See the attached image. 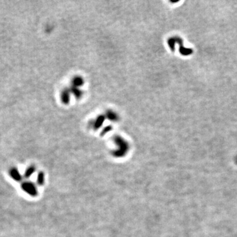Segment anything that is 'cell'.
Here are the masks:
<instances>
[{
	"instance_id": "2",
	"label": "cell",
	"mask_w": 237,
	"mask_h": 237,
	"mask_svg": "<svg viewBox=\"0 0 237 237\" xmlns=\"http://www.w3.org/2000/svg\"><path fill=\"white\" fill-rule=\"evenodd\" d=\"M105 119V117L103 116V115H100L97 118L96 121V122L94 123V129L96 130H97L99 129V128L102 126L103 121H104V120Z\"/></svg>"
},
{
	"instance_id": "1",
	"label": "cell",
	"mask_w": 237,
	"mask_h": 237,
	"mask_svg": "<svg viewBox=\"0 0 237 237\" xmlns=\"http://www.w3.org/2000/svg\"><path fill=\"white\" fill-rule=\"evenodd\" d=\"M175 43H178L180 44V52L181 54L183 55H190L192 54V51L191 49H188V48H185V47H183V46H182V44H183V42H182V40H181L180 38H172L171 39H169L168 40V44L170 46V48L171 49L172 51H174L175 50Z\"/></svg>"
},
{
	"instance_id": "4",
	"label": "cell",
	"mask_w": 237,
	"mask_h": 237,
	"mask_svg": "<svg viewBox=\"0 0 237 237\" xmlns=\"http://www.w3.org/2000/svg\"><path fill=\"white\" fill-rule=\"evenodd\" d=\"M84 83V81L82 78L81 76H76L75 78L73 80V84L74 87H79L80 86H82Z\"/></svg>"
},
{
	"instance_id": "3",
	"label": "cell",
	"mask_w": 237,
	"mask_h": 237,
	"mask_svg": "<svg viewBox=\"0 0 237 237\" xmlns=\"http://www.w3.org/2000/svg\"><path fill=\"white\" fill-rule=\"evenodd\" d=\"M62 101L64 103L67 104L69 103V100H70V95H69V90H65L62 93Z\"/></svg>"
},
{
	"instance_id": "7",
	"label": "cell",
	"mask_w": 237,
	"mask_h": 237,
	"mask_svg": "<svg viewBox=\"0 0 237 237\" xmlns=\"http://www.w3.org/2000/svg\"><path fill=\"white\" fill-rule=\"evenodd\" d=\"M112 129V127H111V126H108V127H106L104 129H103V132L102 133V135H103L104 134H106V133L107 132H108L109 131H110V130Z\"/></svg>"
},
{
	"instance_id": "6",
	"label": "cell",
	"mask_w": 237,
	"mask_h": 237,
	"mask_svg": "<svg viewBox=\"0 0 237 237\" xmlns=\"http://www.w3.org/2000/svg\"><path fill=\"white\" fill-rule=\"evenodd\" d=\"M71 91H72V92L73 93L74 95L75 96V97L76 98H78V99H79V98H81L82 93V92L81 91V90H79L76 87L73 86V88H72V89H71Z\"/></svg>"
},
{
	"instance_id": "5",
	"label": "cell",
	"mask_w": 237,
	"mask_h": 237,
	"mask_svg": "<svg viewBox=\"0 0 237 237\" xmlns=\"http://www.w3.org/2000/svg\"><path fill=\"white\" fill-rule=\"evenodd\" d=\"M106 117H107L109 119L111 120V121H117V119H118V117H117V114L111 111H108L107 115H106Z\"/></svg>"
}]
</instances>
